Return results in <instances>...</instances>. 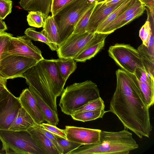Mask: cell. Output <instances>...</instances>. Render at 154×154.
Returning a JSON list of instances; mask_svg holds the SVG:
<instances>
[{
    "instance_id": "1f68e13d",
    "label": "cell",
    "mask_w": 154,
    "mask_h": 154,
    "mask_svg": "<svg viewBox=\"0 0 154 154\" xmlns=\"http://www.w3.org/2000/svg\"><path fill=\"white\" fill-rule=\"evenodd\" d=\"M54 134L63 150V154H69L73 150L83 145L82 144L70 141L66 139Z\"/></svg>"
},
{
    "instance_id": "83f0119b",
    "label": "cell",
    "mask_w": 154,
    "mask_h": 154,
    "mask_svg": "<svg viewBox=\"0 0 154 154\" xmlns=\"http://www.w3.org/2000/svg\"><path fill=\"white\" fill-rule=\"evenodd\" d=\"M105 106L104 102L100 97L74 109L73 110L72 114L74 113L84 111L100 110L104 109Z\"/></svg>"
},
{
    "instance_id": "ba28073f",
    "label": "cell",
    "mask_w": 154,
    "mask_h": 154,
    "mask_svg": "<svg viewBox=\"0 0 154 154\" xmlns=\"http://www.w3.org/2000/svg\"><path fill=\"white\" fill-rule=\"evenodd\" d=\"M38 61L29 57L3 52L1 58L0 72L7 79L23 78L24 73Z\"/></svg>"
},
{
    "instance_id": "52a82bcc",
    "label": "cell",
    "mask_w": 154,
    "mask_h": 154,
    "mask_svg": "<svg viewBox=\"0 0 154 154\" xmlns=\"http://www.w3.org/2000/svg\"><path fill=\"white\" fill-rule=\"evenodd\" d=\"M108 53L109 56L124 71L134 74L137 67L145 70L139 51L129 44L116 43L109 47Z\"/></svg>"
},
{
    "instance_id": "7c38bea8",
    "label": "cell",
    "mask_w": 154,
    "mask_h": 154,
    "mask_svg": "<svg viewBox=\"0 0 154 154\" xmlns=\"http://www.w3.org/2000/svg\"><path fill=\"white\" fill-rule=\"evenodd\" d=\"M125 0L109 5L102 2L97 3L90 17L86 32H95L99 24Z\"/></svg>"
},
{
    "instance_id": "ac0fdd59",
    "label": "cell",
    "mask_w": 154,
    "mask_h": 154,
    "mask_svg": "<svg viewBox=\"0 0 154 154\" xmlns=\"http://www.w3.org/2000/svg\"><path fill=\"white\" fill-rule=\"evenodd\" d=\"M28 88L36 100L38 106L45 121L50 125L57 126L59 121L57 113L53 110L39 94L29 86Z\"/></svg>"
},
{
    "instance_id": "7a4b0ae2",
    "label": "cell",
    "mask_w": 154,
    "mask_h": 154,
    "mask_svg": "<svg viewBox=\"0 0 154 154\" xmlns=\"http://www.w3.org/2000/svg\"><path fill=\"white\" fill-rule=\"evenodd\" d=\"M56 60L43 59L38 61L24 73L23 78L27 85L57 113V98L61 95L66 81L59 73Z\"/></svg>"
},
{
    "instance_id": "44dd1931",
    "label": "cell",
    "mask_w": 154,
    "mask_h": 154,
    "mask_svg": "<svg viewBox=\"0 0 154 154\" xmlns=\"http://www.w3.org/2000/svg\"><path fill=\"white\" fill-rule=\"evenodd\" d=\"M51 42L59 46V35L58 27L53 16H48L45 20L41 31Z\"/></svg>"
},
{
    "instance_id": "5bb4252c",
    "label": "cell",
    "mask_w": 154,
    "mask_h": 154,
    "mask_svg": "<svg viewBox=\"0 0 154 154\" xmlns=\"http://www.w3.org/2000/svg\"><path fill=\"white\" fill-rule=\"evenodd\" d=\"M108 34L96 32L94 38L73 59L84 62L94 57L104 47Z\"/></svg>"
},
{
    "instance_id": "9c48e42d",
    "label": "cell",
    "mask_w": 154,
    "mask_h": 154,
    "mask_svg": "<svg viewBox=\"0 0 154 154\" xmlns=\"http://www.w3.org/2000/svg\"><path fill=\"white\" fill-rule=\"evenodd\" d=\"M96 32L72 33L57 50L59 58H74L94 38Z\"/></svg>"
},
{
    "instance_id": "30bf717a",
    "label": "cell",
    "mask_w": 154,
    "mask_h": 154,
    "mask_svg": "<svg viewBox=\"0 0 154 154\" xmlns=\"http://www.w3.org/2000/svg\"><path fill=\"white\" fill-rule=\"evenodd\" d=\"M4 52L29 57L38 61L44 59L41 50L26 35L11 37Z\"/></svg>"
},
{
    "instance_id": "ab89813d",
    "label": "cell",
    "mask_w": 154,
    "mask_h": 154,
    "mask_svg": "<svg viewBox=\"0 0 154 154\" xmlns=\"http://www.w3.org/2000/svg\"><path fill=\"white\" fill-rule=\"evenodd\" d=\"M10 93L8 89L0 93V113L4 109Z\"/></svg>"
},
{
    "instance_id": "f1b7e54d",
    "label": "cell",
    "mask_w": 154,
    "mask_h": 154,
    "mask_svg": "<svg viewBox=\"0 0 154 154\" xmlns=\"http://www.w3.org/2000/svg\"><path fill=\"white\" fill-rule=\"evenodd\" d=\"M137 50L141 55L145 70L154 76V58H152L149 54L143 44L138 47Z\"/></svg>"
},
{
    "instance_id": "e0dca14e",
    "label": "cell",
    "mask_w": 154,
    "mask_h": 154,
    "mask_svg": "<svg viewBox=\"0 0 154 154\" xmlns=\"http://www.w3.org/2000/svg\"><path fill=\"white\" fill-rule=\"evenodd\" d=\"M27 130L45 154H60L51 141L41 131L38 125L35 124Z\"/></svg>"
},
{
    "instance_id": "bcb514c9",
    "label": "cell",
    "mask_w": 154,
    "mask_h": 154,
    "mask_svg": "<svg viewBox=\"0 0 154 154\" xmlns=\"http://www.w3.org/2000/svg\"><path fill=\"white\" fill-rule=\"evenodd\" d=\"M7 79L4 77L0 72V81L7 82Z\"/></svg>"
},
{
    "instance_id": "4dcf8cb0",
    "label": "cell",
    "mask_w": 154,
    "mask_h": 154,
    "mask_svg": "<svg viewBox=\"0 0 154 154\" xmlns=\"http://www.w3.org/2000/svg\"><path fill=\"white\" fill-rule=\"evenodd\" d=\"M27 21L30 26L38 28L43 27L44 23V15L39 11H30L27 16Z\"/></svg>"
},
{
    "instance_id": "836d02e7",
    "label": "cell",
    "mask_w": 154,
    "mask_h": 154,
    "mask_svg": "<svg viewBox=\"0 0 154 154\" xmlns=\"http://www.w3.org/2000/svg\"><path fill=\"white\" fill-rule=\"evenodd\" d=\"M12 1L0 0V18L4 20L12 11Z\"/></svg>"
},
{
    "instance_id": "4316f807",
    "label": "cell",
    "mask_w": 154,
    "mask_h": 154,
    "mask_svg": "<svg viewBox=\"0 0 154 154\" xmlns=\"http://www.w3.org/2000/svg\"><path fill=\"white\" fill-rule=\"evenodd\" d=\"M24 33L30 39L45 43L52 51H57L58 48V46L51 42L45 36L42 31L37 32L35 31V28H29L26 29L24 32Z\"/></svg>"
},
{
    "instance_id": "7402d4cb",
    "label": "cell",
    "mask_w": 154,
    "mask_h": 154,
    "mask_svg": "<svg viewBox=\"0 0 154 154\" xmlns=\"http://www.w3.org/2000/svg\"><path fill=\"white\" fill-rule=\"evenodd\" d=\"M143 4L139 0H134L131 4L116 18L109 24L101 33L109 34L116 30L118 24L125 18Z\"/></svg>"
},
{
    "instance_id": "e575fe53",
    "label": "cell",
    "mask_w": 154,
    "mask_h": 154,
    "mask_svg": "<svg viewBox=\"0 0 154 154\" xmlns=\"http://www.w3.org/2000/svg\"><path fill=\"white\" fill-rule=\"evenodd\" d=\"M134 74L138 82H144L154 80L153 75L141 68H136Z\"/></svg>"
},
{
    "instance_id": "d6a6232c",
    "label": "cell",
    "mask_w": 154,
    "mask_h": 154,
    "mask_svg": "<svg viewBox=\"0 0 154 154\" xmlns=\"http://www.w3.org/2000/svg\"><path fill=\"white\" fill-rule=\"evenodd\" d=\"M146 7L143 4L137 9L135 11L129 14L123 19L117 26L116 30L128 24L135 19L141 16L146 10Z\"/></svg>"
},
{
    "instance_id": "8fae6325",
    "label": "cell",
    "mask_w": 154,
    "mask_h": 154,
    "mask_svg": "<svg viewBox=\"0 0 154 154\" xmlns=\"http://www.w3.org/2000/svg\"><path fill=\"white\" fill-rule=\"evenodd\" d=\"M67 139L83 145L99 142L101 130L66 126Z\"/></svg>"
},
{
    "instance_id": "f546056e",
    "label": "cell",
    "mask_w": 154,
    "mask_h": 154,
    "mask_svg": "<svg viewBox=\"0 0 154 154\" xmlns=\"http://www.w3.org/2000/svg\"><path fill=\"white\" fill-rule=\"evenodd\" d=\"M97 3L94 4L81 17L75 26L73 33H81L86 32L90 17Z\"/></svg>"
},
{
    "instance_id": "60d3db41",
    "label": "cell",
    "mask_w": 154,
    "mask_h": 154,
    "mask_svg": "<svg viewBox=\"0 0 154 154\" xmlns=\"http://www.w3.org/2000/svg\"><path fill=\"white\" fill-rule=\"evenodd\" d=\"M149 10L154 8V0H139Z\"/></svg>"
},
{
    "instance_id": "74e56055",
    "label": "cell",
    "mask_w": 154,
    "mask_h": 154,
    "mask_svg": "<svg viewBox=\"0 0 154 154\" xmlns=\"http://www.w3.org/2000/svg\"><path fill=\"white\" fill-rule=\"evenodd\" d=\"M38 125L42 133L51 141L60 154H63V150L58 144L57 139L54 134L45 129L41 124Z\"/></svg>"
},
{
    "instance_id": "d6986e66",
    "label": "cell",
    "mask_w": 154,
    "mask_h": 154,
    "mask_svg": "<svg viewBox=\"0 0 154 154\" xmlns=\"http://www.w3.org/2000/svg\"><path fill=\"white\" fill-rule=\"evenodd\" d=\"M52 0H20V7L26 11H39L44 15V20L50 12Z\"/></svg>"
},
{
    "instance_id": "4fadbf2b",
    "label": "cell",
    "mask_w": 154,
    "mask_h": 154,
    "mask_svg": "<svg viewBox=\"0 0 154 154\" xmlns=\"http://www.w3.org/2000/svg\"><path fill=\"white\" fill-rule=\"evenodd\" d=\"M18 98L21 106L31 116L35 123L40 125L45 121L36 100L28 88L23 90Z\"/></svg>"
},
{
    "instance_id": "484cf974",
    "label": "cell",
    "mask_w": 154,
    "mask_h": 154,
    "mask_svg": "<svg viewBox=\"0 0 154 154\" xmlns=\"http://www.w3.org/2000/svg\"><path fill=\"white\" fill-rule=\"evenodd\" d=\"M108 112L104 109L100 110L86 111L74 113L70 115L74 120L82 122L91 121L102 118L105 113Z\"/></svg>"
},
{
    "instance_id": "ffe728a7",
    "label": "cell",
    "mask_w": 154,
    "mask_h": 154,
    "mask_svg": "<svg viewBox=\"0 0 154 154\" xmlns=\"http://www.w3.org/2000/svg\"><path fill=\"white\" fill-rule=\"evenodd\" d=\"M35 124L32 118L21 106L8 130L26 131Z\"/></svg>"
},
{
    "instance_id": "277c9868",
    "label": "cell",
    "mask_w": 154,
    "mask_h": 154,
    "mask_svg": "<svg viewBox=\"0 0 154 154\" xmlns=\"http://www.w3.org/2000/svg\"><path fill=\"white\" fill-rule=\"evenodd\" d=\"M100 97L97 85L87 80L75 83L64 89L59 105L64 113L70 116L74 109Z\"/></svg>"
},
{
    "instance_id": "6da1fadb",
    "label": "cell",
    "mask_w": 154,
    "mask_h": 154,
    "mask_svg": "<svg viewBox=\"0 0 154 154\" xmlns=\"http://www.w3.org/2000/svg\"><path fill=\"white\" fill-rule=\"evenodd\" d=\"M116 86L108 111L115 114L125 128L139 138H149L152 130L149 109L143 99L134 74L121 69L116 71Z\"/></svg>"
},
{
    "instance_id": "8d00e7d4",
    "label": "cell",
    "mask_w": 154,
    "mask_h": 154,
    "mask_svg": "<svg viewBox=\"0 0 154 154\" xmlns=\"http://www.w3.org/2000/svg\"><path fill=\"white\" fill-rule=\"evenodd\" d=\"M12 36V34L5 31L0 32V62L1 55Z\"/></svg>"
},
{
    "instance_id": "3957f363",
    "label": "cell",
    "mask_w": 154,
    "mask_h": 154,
    "mask_svg": "<svg viewBox=\"0 0 154 154\" xmlns=\"http://www.w3.org/2000/svg\"><path fill=\"white\" fill-rule=\"evenodd\" d=\"M138 147L132 134L125 128L117 132L102 131L99 143L84 145L69 154H128Z\"/></svg>"
},
{
    "instance_id": "ee69618b",
    "label": "cell",
    "mask_w": 154,
    "mask_h": 154,
    "mask_svg": "<svg viewBox=\"0 0 154 154\" xmlns=\"http://www.w3.org/2000/svg\"><path fill=\"white\" fill-rule=\"evenodd\" d=\"M7 82L0 81V93L7 89L6 87Z\"/></svg>"
},
{
    "instance_id": "9a60e30c",
    "label": "cell",
    "mask_w": 154,
    "mask_h": 154,
    "mask_svg": "<svg viewBox=\"0 0 154 154\" xmlns=\"http://www.w3.org/2000/svg\"><path fill=\"white\" fill-rule=\"evenodd\" d=\"M21 107L18 98L11 93L4 109L0 113V130H8Z\"/></svg>"
},
{
    "instance_id": "cb8c5ba5",
    "label": "cell",
    "mask_w": 154,
    "mask_h": 154,
    "mask_svg": "<svg viewBox=\"0 0 154 154\" xmlns=\"http://www.w3.org/2000/svg\"><path fill=\"white\" fill-rule=\"evenodd\" d=\"M134 0H125L99 24L96 28L95 32L101 33L109 24L125 10L131 4Z\"/></svg>"
},
{
    "instance_id": "f6af8a7d",
    "label": "cell",
    "mask_w": 154,
    "mask_h": 154,
    "mask_svg": "<svg viewBox=\"0 0 154 154\" xmlns=\"http://www.w3.org/2000/svg\"><path fill=\"white\" fill-rule=\"evenodd\" d=\"M89 3H94L96 2L98 3L102 2L104 0H87Z\"/></svg>"
},
{
    "instance_id": "2e32d148",
    "label": "cell",
    "mask_w": 154,
    "mask_h": 154,
    "mask_svg": "<svg viewBox=\"0 0 154 154\" xmlns=\"http://www.w3.org/2000/svg\"><path fill=\"white\" fill-rule=\"evenodd\" d=\"M147 18L145 24L139 31V36L142 44L149 55L154 57V19L151 16L149 10L146 8Z\"/></svg>"
},
{
    "instance_id": "b9f144b4",
    "label": "cell",
    "mask_w": 154,
    "mask_h": 154,
    "mask_svg": "<svg viewBox=\"0 0 154 154\" xmlns=\"http://www.w3.org/2000/svg\"><path fill=\"white\" fill-rule=\"evenodd\" d=\"M122 0H104L102 2L106 5L113 4L120 2Z\"/></svg>"
},
{
    "instance_id": "7bdbcfd3",
    "label": "cell",
    "mask_w": 154,
    "mask_h": 154,
    "mask_svg": "<svg viewBox=\"0 0 154 154\" xmlns=\"http://www.w3.org/2000/svg\"><path fill=\"white\" fill-rule=\"evenodd\" d=\"M7 28L5 22L0 18V32L5 31Z\"/></svg>"
},
{
    "instance_id": "d590c367",
    "label": "cell",
    "mask_w": 154,
    "mask_h": 154,
    "mask_svg": "<svg viewBox=\"0 0 154 154\" xmlns=\"http://www.w3.org/2000/svg\"><path fill=\"white\" fill-rule=\"evenodd\" d=\"M74 0H52L51 11L52 16H54L61 9Z\"/></svg>"
},
{
    "instance_id": "5b68a950",
    "label": "cell",
    "mask_w": 154,
    "mask_h": 154,
    "mask_svg": "<svg viewBox=\"0 0 154 154\" xmlns=\"http://www.w3.org/2000/svg\"><path fill=\"white\" fill-rule=\"evenodd\" d=\"M95 3H90L87 0H74L54 16L59 32V47L73 33L79 20Z\"/></svg>"
},
{
    "instance_id": "d4e9b609",
    "label": "cell",
    "mask_w": 154,
    "mask_h": 154,
    "mask_svg": "<svg viewBox=\"0 0 154 154\" xmlns=\"http://www.w3.org/2000/svg\"><path fill=\"white\" fill-rule=\"evenodd\" d=\"M138 82L143 99L149 109L154 103V80Z\"/></svg>"
},
{
    "instance_id": "603a6c76",
    "label": "cell",
    "mask_w": 154,
    "mask_h": 154,
    "mask_svg": "<svg viewBox=\"0 0 154 154\" xmlns=\"http://www.w3.org/2000/svg\"><path fill=\"white\" fill-rule=\"evenodd\" d=\"M56 63L59 74L65 81L77 68L76 62L72 58H59L56 59Z\"/></svg>"
},
{
    "instance_id": "8992f818",
    "label": "cell",
    "mask_w": 154,
    "mask_h": 154,
    "mask_svg": "<svg viewBox=\"0 0 154 154\" xmlns=\"http://www.w3.org/2000/svg\"><path fill=\"white\" fill-rule=\"evenodd\" d=\"M0 140L6 154H45L27 130H0Z\"/></svg>"
},
{
    "instance_id": "f35d334b",
    "label": "cell",
    "mask_w": 154,
    "mask_h": 154,
    "mask_svg": "<svg viewBox=\"0 0 154 154\" xmlns=\"http://www.w3.org/2000/svg\"><path fill=\"white\" fill-rule=\"evenodd\" d=\"M41 124L45 129L53 134L67 139L66 134L64 129H61L57 128L56 126H53L47 123H42Z\"/></svg>"
}]
</instances>
